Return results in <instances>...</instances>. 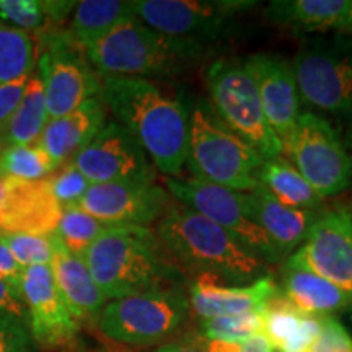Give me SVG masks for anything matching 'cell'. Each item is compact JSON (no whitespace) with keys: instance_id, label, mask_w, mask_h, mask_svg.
I'll list each match as a JSON object with an SVG mask.
<instances>
[{"instance_id":"26","label":"cell","mask_w":352,"mask_h":352,"mask_svg":"<svg viewBox=\"0 0 352 352\" xmlns=\"http://www.w3.org/2000/svg\"><path fill=\"white\" fill-rule=\"evenodd\" d=\"M47 121H50V113H47L43 80L38 74H32L19 108L0 132L2 145L7 147V145L36 144Z\"/></svg>"},{"instance_id":"3","label":"cell","mask_w":352,"mask_h":352,"mask_svg":"<svg viewBox=\"0 0 352 352\" xmlns=\"http://www.w3.org/2000/svg\"><path fill=\"white\" fill-rule=\"evenodd\" d=\"M202 44L168 38L135 15L127 16L85 50L100 77H171L201 56Z\"/></svg>"},{"instance_id":"50","label":"cell","mask_w":352,"mask_h":352,"mask_svg":"<svg viewBox=\"0 0 352 352\" xmlns=\"http://www.w3.org/2000/svg\"><path fill=\"white\" fill-rule=\"evenodd\" d=\"M351 352H352V351H351Z\"/></svg>"},{"instance_id":"31","label":"cell","mask_w":352,"mask_h":352,"mask_svg":"<svg viewBox=\"0 0 352 352\" xmlns=\"http://www.w3.org/2000/svg\"><path fill=\"white\" fill-rule=\"evenodd\" d=\"M108 223L101 222L78 206L63 209L56 236L70 253L82 256L95 243V240L107 230Z\"/></svg>"},{"instance_id":"13","label":"cell","mask_w":352,"mask_h":352,"mask_svg":"<svg viewBox=\"0 0 352 352\" xmlns=\"http://www.w3.org/2000/svg\"><path fill=\"white\" fill-rule=\"evenodd\" d=\"M285 266L314 272L352 297L351 210L333 209L316 214L307 239L290 254Z\"/></svg>"},{"instance_id":"8","label":"cell","mask_w":352,"mask_h":352,"mask_svg":"<svg viewBox=\"0 0 352 352\" xmlns=\"http://www.w3.org/2000/svg\"><path fill=\"white\" fill-rule=\"evenodd\" d=\"M285 160L323 197L340 195L352 183V158L323 116L302 113L283 140Z\"/></svg>"},{"instance_id":"34","label":"cell","mask_w":352,"mask_h":352,"mask_svg":"<svg viewBox=\"0 0 352 352\" xmlns=\"http://www.w3.org/2000/svg\"><path fill=\"white\" fill-rule=\"evenodd\" d=\"M263 320L259 310L246 311L240 315L217 316L204 320L202 334L206 340H217L228 342H243L250 338L261 334Z\"/></svg>"},{"instance_id":"16","label":"cell","mask_w":352,"mask_h":352,"mask_svg":"<svg viewBox=\"0 0 352 352\" xmlns=\"http://www.w3.org/2000/svg\"><path fill=\"white\" fill-rule=\"evenodd\" d=\"M21 296L28 314L30 331L39 346L54 349L69 344L76 338L78 321L70 314L51 266L25 267Z\"/></svg>"},{"instance_id":"20","label":"cell","mask_w":352,"mask_h":352,"mask_svg":"<svg viewBox=\"0 0 352 352\" xmlns=\"http://www.w3.org/2000/svg\"><path fill=\"white\" fill-rule=\"evenodd\" d=\"M107 122V107L100 96L88 100L72 113L47 121L38 145L57 166L72 160Z\"/></svg>"},{"instance_id":"2","label":"cell","mask_w":352,"mask_h":352,"mask_svg":"<svg viewBox=\"0 0 352 352\" xmlns=\"http://www.w3.org/2000/svg\"><path fill=\"white\" fill-rule=\"evenodd\" d=\"M157 236L165 253L184 266L230 283L263 277L264 259L239 239L179 202H171L158 223Z\"/></svg>"},{"instance_id":"28","label":"cell","mask_w":352,"mask_h":352,"mask_svg":"<svg viewBox=\"0 0 352 352\" xmlns=\"http://www.w3.org/2000/svg\"><path fill=\"white\" fill-rule=\"evenodd\" d=\"M36 59L33 34L0 21V85L32 76Z\"/></svg>"},{"instance_id":"17","label":"cell","mask_w":352,"mask_h":352,"mask_svg":"<svg viewBox=\"0 0 352 352\" xmlns=\"http://www.w3.org/2000/svg\"><path fill=\"white\" fill-rule=\"evenodd\" d=\"M241 60L258 88L271 129L277 138L284 140L302 114L300 94L292 63L267 52H258Z\"/></svg>"},{"instance_id":"38","label":"cell","mask_w":352,"mask_h":352,"mask_svg":"<svg viewBox=\"0 0 352 352\" xmlns=\"http://www.w3.org/2000/svg\"><path fill=\"white\" fill-rule=\"evenodd\" d=\"M324 315L305 314L294 336L280 347L279 352H307L314 344L323 327Z\"/></svg>"},{"instance_id":"39","label":"cell","mask_w":352,"mask_h":352,"mask_svg":"<svg viewBox=\"0 0 352 352\" xmlns=\"http://www.w3.org/2000/svg\"><path fill=\"white\" fill-rule=\"evenodd\" d=\"M30 77L26 76L21 77L19 80H13L8 83H2L0 85V132L12 118V114L15 113V109L19 108L21 98H23L26 87H28Z\"/></svg>"},{"instance_id":"21","label":"cell","mask_w":352,"mask_h":352,"mask_svg":"<svg viewBox=\"0 0 352 352\" xmlns=\"http://www.w3.org/2000/svg\"><path fill=\"white\" fill-rule=\"evenodd\" d=\"M248 206L253 220L266 233L280 256L292 253L303 243L316 217L315 210L283 204L261 184L248 192Z\"/></svg>"},{"instance_id":"9","label":"cell","mask_w":352,"mask_h":352,"mask_svg":"<svg viewBox=\"0 0 352 352\" xmlns=\"http://www.w3.org/2000/svg\"><path fill=\"white\" fill-rule=\"evenodd\" d=\"M182 292L152 289L109 300L98 315V328L109 340L131 346H148L165 340L182 327L188 311Z\"/></svg>"},{"instance_id":"14","label":"cell","mask_w":352,"mask_h":352,"mask_svg":"<svg viewBox=\"0 0 352 352\" xmlns=\"http://www.w3.org/2000/svg\"><path fill=\"white\" fill-rule=\"evenodd\" d=\"M70 164L91 184L155 179V170L142 145L116 120L104 122Z\"/></svg>"},{"instance_id":"48","label":"cell","mask_w":352,"mask_h":352,"mask_svg":"<svg viewBox=\"0 0 352 352\" xmlns=\"http://www.w3.org/2000/svg\"><path fill=\"white\" fill-rule=\"evenodd\" d=\"M351 220H352V210H351Z\"/></svg>"},{"instance_id":"12","label":"cell","mask_w":352,"mask_h":352,"mask_svg":"<svg viewBox=\"0 0 352 352\" xmlns=\"http://www.w3.org/2000/svg\"><path fill=\"white\" fill-rule=\"evenodd\" d=\"M250 0H135L134 15L168 38L197 44L217 39L236 15L250 10Z\"/></svg>"},{"instance_id":"36","label":"cell","mask_w":352,"mask_h":352,"mask_svg":"<svg viewBox=\"0 0 352 352\" xmlns=\"http://www.w3.org/2000/svg\"><path fill=\"white\" fill-rule=\"evenodd\" d=\"M352 338L341 321L333 315H324L323 327L307 352H351Z\"/></svg>"},{"instance_id":"1","label":"cell","mask_w":352,"mask_h":352,"mask_svg":"<svg viewBox=\"0 0 352 352\" xmlns=\"http://www.w3.org/2000/svg\"><path fill=\"white\" fill-rule=\"evenodd\" d=\"M100 78L107 109L139 140L158 171L179 178L188 158L191 111L186 104L145 78Z\"/></svg>"},{"instance_id":"4","label":"cell","mask_w":352,"mask_h":352,"mask_svg":"<svg viewBox=\"0 0 352 352\" xmlns=\"http://www.w3.org/2000/svg\"><path fill=\"white\" fill-rule=\"evenodd\" d=\"M164 246L148 227L109 226L83 254L107 300L158 287L168 267Z\"/></svg>"},{"instance_id":"43","label":"cell","mask_w":352,"mask_h":352,"mask_svg":"<svg viewBox=\"0 0 352 352\" xmlns=\"http://www.w3.org/2000/svg\"><path fill=\"white\" fill-rule=\"evenodd\" d=\"M155 352H204L199 344H188V342H170L158 347Z\"/></svg>"},{"instance_id":"24","label":"cell","mask_w":352,"mask_h":352,"mask_svg":"<svg viewBox=\"0 0 352 352\" xmlns=\"http://www.w3.org/2000/svg\"><path fill=\"white\" fill-rule=\"evenodd\" d=\"M284 296L303 314L331 315L352 308V297L323 277L284 266Z\"/></svg>"},{"instance_id":"18","label":"cell","mask_w":352,"mask_h":352,"mask_svg":"<svg viewBox=\"0 0 352 352\" xmlns=\"http://www.w3.org/2000/svg\"><path fill=\"white\" fill-rule=\"evenodd\" d=\"M7 191L0 210V232L52 235L59 226L63 208L41 182L6 179Z\"/></svg>"},{"instance_id":"7","label":"cell","mask_w":352,"mask_h":352,"mask_svg":"<svg viewBox=\"0 0 352 352\" xmlns=\"http://www.w3.org/2000/svg\"><path fill=\"white\" fill-rule=\"evenodd\" d=\"M210 107L220 121L263 160L283 157V140L271 129L254 80L241 59H220L208 70Z\"/></svg>"},{"instance_id":"45","label":"cell","mask_w":352,"mask_h":352,"mask_svg":"<svg viewBox=\"0 0 352 352\" xmlns=\"http://www.w3.org/2000/svg\"><path fill=\"white\" fill-rule=\"evenodd\" d=\"M6 191H7L6 178H2V176H0V210H2L3 199H6Z\"/></svg>"},{"instance_id":"49","label":"cell","mask_w":352,"mask_h":352,"mask_svg":"<svg viewBox=\"0 0 352 352\" xmlns=\"http://www.w3.org/2000/svg\"><path fill=\"white\" fill-rule=\"evenodd\" d=\"M351 36H352V33H351Z\"/></svg>"},{"instance_id":"47","label":"cell","mask_w":352,"mask_h":352,"mask_svg":"<svg viewBox=\"0 0 352 352\" xmlns=\"http://www.w3.org/2000/svg\"><path fill=\"white\" fill-rule=\"evenodd\" d=\"M2 148H3V145H2V140H0V152H2Z\"/></svg>"},{"instance_id":"25","label":"cell","mask_w":352,"mask_h":352,"mask_svg":"<svg viewBox=\"0 0 352 352\" xmlns=\"http://www.w3.org/2000/svg\"><path fill=\"white\" fill-rule=\"evenodd\" d=\"M131 15H134L131 2L83 0L74 7L67 34L78 47L85 51L88 46L103 38L114 26Z\"/></svg>"},{"instance_id":"46","label":"cell","mask_w":352,"mask_h":352,"mask_svg":"<svg viewBox=\"0 0 352 352\" xmlns=\"http://www.w3.org/2000/svg\"><path fill=\"white\" fill-rule=\"evenodd\" d=\"M352 33V2H351V23H349V30L344 34H351Z\"/></svg>"},{"instance_id":"15","label":"cell","mask_w":352,"mask_h":352,"mask_svg":"<svg viewBox=\"0 0 352 352\" xmlns=\"http://www.w3.org/2000/svg\"><path fill=\"white\" fill-rule=\"evenodd\" d=\"M171 204L166 189L155 179L91 184L78 208L108 226L147 227L162 219Z\"/></svg>"},{"instance_id":"32","label":"cell","mask_w":352,"mask_h":352,"mask_svg":"<svg viewBox=\"0 0 352 352\" xmlns=\"http://www.w3.org/2000/svg\"><path fill=\"white\" fill-rule=\"evenodd\" d=\"M0 21L30 34L47 33L52 25L43 0H0Z\"/></svg>"},{"instance_id":"10","label":"cell","mask_w":352,"mask_h":352,"mask_svg":"<svg viewBox=\"0 0 352 352\" xmlns=\"http://www.w3.org/2000/svg\"><path fill=\"white\" fill-rule=\"evenodd\" d=\"M165 184L179 204L226 228L264 261L277 263L280 259V253L252 217L248 192H239L202 179L182 176L165 178Z\"/></svg>"},{"instance_id":"22","label":"cell","mask_w":352,"mask_h":352,"mask_svg":"<svg viewBox=\"0 0 352 352\" xmlns=\"http://www.w3.org/2000/svg\"><path fill=\"white\" fill-rule=\"evenodd\" d=\"M52 239L54 258L51 270L70 314L76 316L77 321L98 318L107 298L96 285L85 259L65 250L56 233H52Z\"/></svg>"},{"instance_id":"5","label":"cell","mask_w":352,"mask_h":352,"mask_svg":"<svg viewBox=\"0 0 352 352\" xmlns=\"http://www.w3.org/2000/svg\"><path fill=\"white\" fill-rule=\"evenodd\" d=\"M263 158L220 121L206 101L191 109L186 166L192 178L239 192L258 186Z\"/></svg>"},{"instance_id":"41","label":"cell","mask_w":352,"mask_h":352,"mask_svg":"<svg viewBox=\"0 0 352 352\" xmlns=\"http://www.w3.org/2000/svg\"><path fill=\"white\" fill-rule=\"evenodd\" d=\"M21 276H23V267L15 261L7 246L0 241V279L7 280L21 292Z\"/></svg>"},{"instance_id":"19","label":"cell","mask_w":352,"mask_h":352,"mask_svg":"<svg viewBox=\"0 0 352 352\" xmlns=\"http://www.w3.org/2000/svg\"><path fill=\"white\" fill-rule=\"evenodd\" d=\"M219 280V277L204 272L191 287L189 300L204 320L259 310L279 290L271 276H263L246 285H222Z\"/></svg>"},{"instance_id":"11","label":"cell","mask_w":352,"mask_h":352,"mask_svg":"<svg viewBox=\"0 0 352 352\" xmlns=\"http://www.w3.org/2000/svg\"><path fill=\"white\" fill-rule=\"evenodd\" d=\"M41 36L44 52L38 57V76L44 85L50 120H54L100 96L101 78L67 32H47Z\"/></svg>"},{"instance_id":"40","label":"cell","mask_w":352,"mask_h":352,"mask_svg":"<svg viewBox=\"0 0 352 352\" xmlns=\"http://www.w3.org/2000/svg\"><path fill=\"white\" fill-rule=\"evenodd\" d=\"M0 315L12 316L20 321L28 320L21 292L3 279H0Z\"/></svg>"},{"instance_id":"6","label":"cell","mask_w":352,"mask_h":352,"mask_svg":"<svg viewBox=\"0 0 352 352\" xmlns=\"http://www.w3.org/2000/svg\"><path fill=\"white\" fill-rule=\"evenodd\" d=\"M300 101L328 116L352 118V36L336 33L302 43L292 60Z\"/></svg>"},{"instance_id":"37","label":"cell","mask_w":352,"mask_h":352,"mask_svg":"<svg viewBox=\"0 0 352 352\" xmlns=\"http://www.w3.org/2000/svg\"><path fill=\"white\" fill-rule=\"evenodd\" d=\"M32 333L25 321L0 315V352H30Z\"/></svg>"},{"instance_id":"30","label":"cell","mask_w":352,"mask_h":352,"mask_svg":"<svg viewBox=\"0 0 352 352\" xmlns=\"http://www.w3.org/2000/svg\"><path fill=\"white\" fill-rule=\"evenodd\" d=\"M259 314L263 320L261 334L270 341L272 349L277 351L294 336L305 315L284 296L283 290H277L274 296L267 298L259 308Z\"/></svg>"},{"instance_id":"27","label":"cell","mask_w":352,"mask_h":352,"mask_svg":"<svg viewBox=\"0 0 352 352\" xmlns=\"http://www.w3.org/2000/svg\"><path fill=\"white\" fill-rule=\"evenodd\" d=\"M256 178L277 201L290 208L315 210L323 202V197L284 157L264 160Z\"/></svg>"},{"instance_id":"29","label":"cell","mask_w":352,"mask_h":352,"mask_svg":"<svg viewBox=\"0 0 352 352\" xmlns=\"http://www.w3.org/2000/svg\"><path fill=\"white\" fill-rule=\"evenodd\" d=\"M59 168L38 144L7 145L0 152V176L19 182H41Z\"/></svg>"},{"instance_id":"33","label":"cell","mask_w":352,"mask_h":352,"mask_svg":"<svg viewBox=\"0 0 352 352\" xmlns=\"http://www.w3.org/2000/svg\"><path fill=\"white\" fill-rule=\"evenodd\" d=\"M0 241L21 267L51 266L54 258L52 235H28V233L0 232Z\"/></svg>"},{"instance_id":"42","label":"cell","mask_w":352,"mask_h":352,"mask_svg":"<svg viewBox=\"0 0 352 352\" xmlns=\"http://www.w3.org/2000/svg\"><path fill=\"white\" fill-rule=\"evenodd\" d=\"M239 352H274V349L263 334H256L241 342Z\"/></svg>"},{"instance_id":"23","label":"cell","mask_w":352,"mask_h":352,"mask_svg":"<svg viewBox=\"0 0 352 352\" xmlns=\"http://www.w3.org/2000/svg\"><path fill=\"white\" fill-rule=\"evenodd\" d=\"M272 23L298 33H346L351 23V0H274L266 8Z\"/></svg>"},{"instance_id":"44","label":"cell","mask_w":352,"mask_h":352,"mask_svg":"<svg viewBox=\"0 0 352 352\" xmlns=\"http://www.w3.org/2000/svg\"><path fill=\"white\" fill-rule=\"evenodd\" d=\"M344 145H346L347 152H349V155L352 158V121L349 124V129H347V132H346V144Z\"/></svg>"},{"instance_id":"35","label":"cell","mask_w":352,"mask_h":352,"mask_svg":"<svg viewBox=\"0 0 352 352\" xmlns=\"http://www.w3.org/2000/svg\"><path fill=\"white\" fill-rule=\"evenodd\" d=\"M47 186L60 208L67 209L80 204L91 183L69 162L47 178Z\"/></svg>"}]
</instances>
